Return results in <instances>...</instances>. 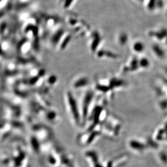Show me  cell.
I'll return each instance as SVG.
<instances>
[{"mask_svg":"<svg viewBox=\"0 0 167 167\" xmlns=\"http://www.w3.org/2000/svg\"><path fill=\"white\" fill-rule=\"evenodd\" d=\"M142 70L140 60L136 57H131L125 62L122 67L121 71L123 73L135 72L138 70Z\"/></svg>","mask_w":167,"mask_h":167,"instance_id":"cell-1","label":"cell"},{"mask_svg":"<svg viewBox=\"0 0 167 167\" xmlns=\"http://www.w3.org/2000/svg\"><path fill=\"white\" fill-rule=\"evenodd\" d=\"M88 41V47L91 52L96 53V49L98 48L100 42H102V37L98 31H93Z\"/></svg>","mask_w":167,"mask_h":167,"instance_id":"cell-2","label":"cell"},{"mask_svg":"<svg viewBox=\"0 0 167 167\" xmlns=\"http://www.w3.org/2000/svg\"><path fill=\"white\" fill-rule=\"evenodd\" d=\"M89 83V79L86 76L77 77L73 82V87L74 88H84Z\"/></svg>","mask_w":167,"mask_h":167,"instance_id":"cell-3","label":"cell"},{"mask_svg":"<svg viewBox=\"0 0 167 167\" xmlns=\"http://www.w3.org/2000/svg\"><path fill=\"white\" fill-rule=\"evenodd\" d=\"M131 48L132 51L137 55L142 54L145 50V46L144 43L138 40L135 41L134 42L132 43Z\"/></svg>","mask_w":167,"mask_h":167,"instance_id":"cell-4","label":"cell"},{"mask_svg":"<svg viewBox=\"0 0 167 167\" xmlns=\"http://www.w3.org/2000/svg\"><path fill=\"white\" fill-rule=\"evenodd\" d=\"M152 53L156 58H163L165 56V53L163 49L157 44H153L151 47Z\"/></svg>","mask_w":167,"mask_h":167,"instance_id":"cell-5","label":"cell"},{"mask_svg":"<svg viewBox=\"0 0 167 167\" xmlns=\"http://www.w3.org/2000/svg\"><path fill=\"white\" fill-rule=\"evenodd\" d=\"M97 53V55L99 58H106L110 59H115L118 58V55H117L115 53L108 51V50H103L102 52H98Z\"/></svg>","mask_w":167,"mask_h":167,"instance_id":"cell-6","label":"cell"},{"mask_svg":"<svg viewBox=\"0 0 167 167\" xmlns=\"http://www.w3.org/2000/svg\"><path fill=\"white\" fill-rule=\"evenodd\" d=\"M30 41H24L22 43L21 46L19 47V52L21 54H27L30 52V49L32 47V43Z\"/></svg>","mask_w":167,"mask_h":167,"instance_id":"cell-7","label":"cell"},{"mask_svg":"<svg viewBox=\"0 0 167 167\" xmlns=\"http://www.w3.org/2000/svg\"><path fill=\"white\" fill-rule=\"evenodd\" d=\"M128 35L124 33L119 34L117 37V42L121 46H124L128 42Z\"/></svg>","mask_w":167,"mask_h":167,"instance_id":"cell-8","label":"cell"},{"mask_svg":"<svg viewBox=\"0 0 167 167\" xmlns=\"http://www.w3.org/2000/svg\"><path fill=\"white\" fill-rule=\"evenodd\" d=\"M75 1L76 0H61V6L63 9L67 10L72 7Z\"/></svg>","mask_w":167,"mask_h":167,"instance_id":"cell-9","label":"cell"}]
</instances>
